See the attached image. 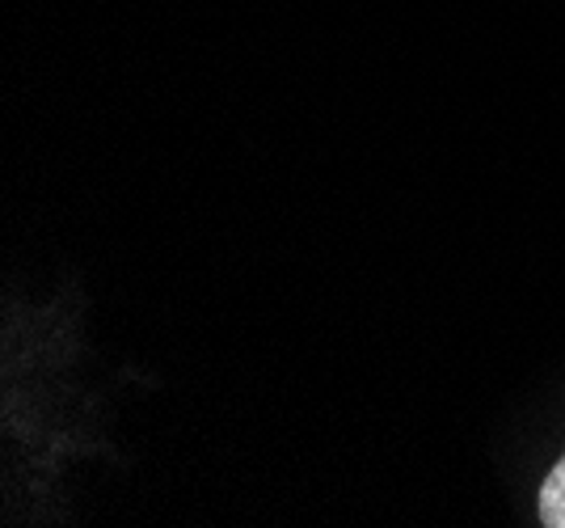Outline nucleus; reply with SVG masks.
I'll use <instances>...</instances> for the list:
<instances>
[{
	"label": "nucleus",
	"instance_id": "nucleus-1",
	"mask_svg": "<svg viewBox=\"0 0 565 528\" xmlns=\"http://www.w3.org/2000/svg\"><path fill=\"white\" fill-rule=\"evenodd\" d=\"M541 525L565 528V453L541 486Z\"/></svg>",
	"mask_w": 565,
	"mask_h": 528
}]
</instances>
